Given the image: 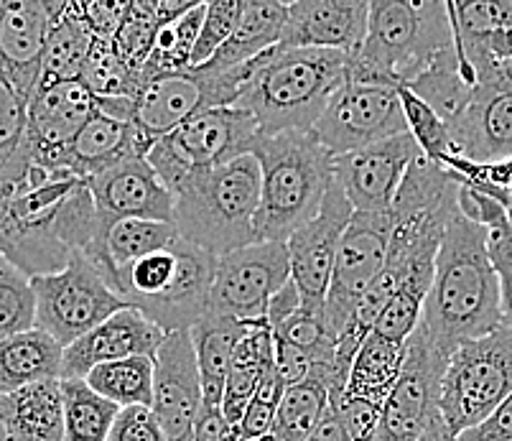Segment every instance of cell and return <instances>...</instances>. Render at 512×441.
Returning <instances> with one entry per match:
<instances>
[{"instance_id": "54", "label": "cell", "mask_w": 512, "mask_h": 441, "mask_svg": "<svg viewBox=\"0 0 512 441\" xmlns=\"http://www.w3.org/2000/svg\"><path fill=\"white\" fill-rule=\"evenodd\" d=\"M258 441H271V436H265V439H258Z\"/></svg>"}, {"instance_id": "2", "label": "cell", "mask_w": 512, "mask_h": 441, "mask_svg": "<svg viewBox=\"0 0 512 441\" xmlns=\"http://www.w3.org/2000/svg\"><path fill=\"white\" fill-rule=\"evenodd\" d=\"M418 324L446 357L464 342L502 327L500 283L487 253V230L462 207L446 225Z\"/></svg>"}, {"instance_id": "34", "label": "cell", "mask_w": 512, "mask_h": 441, "mask_svg": "<svg viewBox=\"0 0 512 441\" xmlns=\"http://www.w3.org/2000/svg\"><path fill=\"white\" fill-rule=\"evenodd\" d=\"M197 3L199 0H136V3H130L123 26H120L113 39L120 59L141 74L143 64H146L148 54L153 49L158 29L164 23L179 18L181 13H186Z\"/></svg>"}, {"instance_id": "43", "label": "cell", "mask_w": 512, "mask_h": 441, "mask_svg": "<svg viewBox=\"0 0 512 441\" xmlns=\"http://www.w3.org/2000/svg\"><path fill=\"white\" fill-rule=\"evenodd\" d=\"M400 92V105H403V115H406V125L411 138L416 141V146L421 148V153L428 161H436V164L446 166L449 161L456 159L454 143H451L449 128H446L444 120L428 108L421 97L413 95L406 87H398Z\"/></svg>"}, {"instance_id": "33", "label": "cell", "mask_w": 512, "mask_h": 441, "mask_svg": "<svg viewBox=\"0 0 512 441\" xmlns=\"http://www.w3.org/2000/svg\"><path fill=\"white\" fill-rule=\"evenodd\" d=\"M459 207L487 230V253L500 283L502 324L512 327V220L497 199L472 187L459 189Z\"/></svg>"}, {"instance_id": "17", "label": "cell", "mask_w": 512, "mask_h": 441, "mask_svg": "<svg viewBox=\"0 0 512 441\" xmlns=\"http://www.w3.org/2000/svg\"><path fill=\"white\" fill-rule=\"evenodd\" d=\"M421 148L411 133L372 143L332 159V174L349 207L367 215H390L403 176Z\"/></svg>"}, {"instance_id": "15", "label": "cell", "mask_w": 512, "mask_h": 441, "mask_svg": "<svg viewBox=\"0 0 512 441\" xmlns=\"http://www.w3.org/2000/svg\"><path fill=\"white\" fill-rule=\"evenodd\" d=\"M92 207H95V235L85 258L97 261L107 230L120 220H156L171 222L174 197L158 179L146 156H128L102 174L87 179ZM174 225V222H171Z\"/></svg>"}, {"instance_id": "25", "label": "cell", "mask_w": 512, "mask_h": 441, "mask_svg": "<svg viewBox=\"0 0 512 441\" xmlns=\"http://www.w3.org/2000/svg\"><path fill=\"white\" fill-rule=\"evenodd\" d=\"M6 441H64L62 380H41L0 396Z\"/></svg>"}, {"instance_id": "32", "label": "cell", "mask_w": 512, "mask_h": 441, "mask_svg": "<svg viewBox=\"0 0 512 441\" xmlns=\"http://www.w3.org/2000/svg\"><path fill=\"white\" fill-rule=\"evenodd\" d=\"M92 41L95 39L79 18L77 3H59V11L51 21L49 36H46L39 85L36 87L79 82Z\"/></svg>"}, {"instance_id": "19", "label": "cell", "mask_w": 512, "mask_h": 441, "mask_svg": "<svg viewBox=\"0 0 512 441\" xmlns=\"http://www.w3.org/2000/svg\"><path fill=\"white\" fill-rule=\"evenodd\" d=\"M352 212L355 210L349 207L339 184L332 181L314 220L306 222L304 227H299L286 240L291 281L299 289L301 304L324 309L339 240H342L344 230H347Z\"/></svg>"}, {"instance_id": "47", "label": "cell", "mask_w": 512, "mask_h": 441, "mask_svg": "<svg viewBox=\"0 0 512 441\" xmlns=\"http://www.w3.org/2000/svg\"><path fill=\"white\" fill-rule=\"evenodd\" d=\"M332 408L337 413L339 419H342L344 429L349 431L352 441H372L377 429V421H380V413L383 408L375 406L370 401H362V398H349L342 396Z\"/></svg>"}, {"instance_id": "45", "label": "cell", "mask_w": 512, "mask_h": 441, "mask_svg": "<svg viewBox=\"0 0 512 441\" xmlns=\"http://www.w3.org/2000/svg\"><path fill=\"white\" fill-rule=\"evenodd\" d=\"M237 16H240V0H209L197 44H194L192 67H202L217 54V49L230 39Z\"/></svg>"}, {"instance_id": "20", "label": "cell", "mask_w": 512, "mask_h": 441, "mask_svg": "<svg viewBox=\"0 0 512 441\" xmlns=\"http://www.w3.org/2000/svg\"><path fill=\"white\" fill-rule=\"evenodd\" d=\"M95 115V97L82 82L36 87L26 108V143L34 166L62 171L64 156Z\"/></svg>"}, {"instance_id": "50", "label": "cell", "mask_w": 512, "mask_h": 441, "mask_svg": "<svg viewBox=\"0 0 512 441\" xmlns=\"http://www.w3.org/2000/svg\"><path fill=\"white\" fill-rule=\"evenodd\" d=\"M299 306H301L299 289H296V283L288 281L286 286H283V289L268 301V309H265V324H268L273 332V329L281 327L286 319H291L293 314L299 311Z\"/></svg>"}, {"instance_id": "30", "label": "cell", "mask_w": 512, "mask_h": 441, "mask_svg": "<svg viewBox=\"0 0 512 441\" xmlns=\"http://www.w3.org/2000/svg\"><path fill=\"white\" fill-rule=\"evenodd\" d=\"M62 357L64 347L36 327L0 340V396L41 380H59Z\"/></svg>"}, {"instance_id": "9", "label": "cell", "mask_w": 512, "mask_h": 441, "mask_svg": "<svg viewBox=\"0 0 512 441\" xmlns=\"http://www.w3.org/2000/svg\"><path fill=\"white\" fill-rule=\"evenodd\" d=\"M260 128L250 113L240 108H207L158 138L146 153V161L164 187L174 192L176 184L194 171L225 164L250 153Z\"/></svg>"}, {"instance_id": "53", "label": "cell", "mask_w": 512, "mask_h": 441, "mask_svg": "<svg viewBox=\"0 0 512 441\" xmlns=\"http://www.w3.org/2000/svg\"><path fill=\"white\" fill-rule=\"evenodd\" d=\"M416 441H459V436L451 434V429L444 424V419H441V413H439V416H436L426 429H423V434L418 436Z\"/></svg>"}, {"instance_id": "44", "label": "cell", "mask_w": 512, "mask_h": 441, "mask_svg": "<svg viewBox=\"0 0 512 441\" xmlns=\"http://www.w3.org/2000/svg\"><path fill=\"white\" fill-rule=\"evenodd\" d=\"M283 391H286V385L278 378L276 368L268 370V375H265L263 383H260L258 393H255L253 401L248 403V408H245V413H242V419L237 421L235 429H232V439L258 441L265 439V436H271L273 419H276Z\"/></svg>"}, {"instance_id": "5", "label": "cell", "mask_w": 512, "mask_h": 441, "mask_svg": "<svg viewBox=\"0 0 512 441\" xmlns=\"http://www.w3.org/2000/svg\"><path fill=\"white\" fill-rule=\"evenodd\" d=\"M250 156L260 169L255 243H286L319 212L334 181V156L314 133H260L250 146Z\"/></svg>"}, {"instance_id": "6", "label": "cell", "mask_w": 512, "mask_h": 441, "mask_svg": "<svg viewBox=\"0 0 512 441\" xmlns=\"http://www.w3.org/2000/svg\"><path fill=\"white\" fill-rule=\"evenodd\" d=\"M454 46L446 3L439 0H370L367 34L349 57V77L406 87L441 51Z\"/></svg>"}, {"instance_id": "22", "label": "cell", "mask_w": 512, "mask_h": 441, "mask_svg": "<svg viewBox=\"0 0 512 441\" xmlns=\"http://www.w3.org/2000/svg\"><path fill=\"white\" fill-rule=\"evenodd\" d=\"M59 3L0 0V77L29 102L36 92L46 36Z\"/></svg>"}, {"instance_id": "11", "label": "cell", "mask_w": 512, "mask_h": 441, "mask_svg": "<svg viewBox=\"0 0 512 441\" xmlns=\"http://www.w3.org/2000/svg\"><path fill=\"white\" fill-rule=\"evenodd\" d=\"M36 296V329L69 347L90 329L125 309V301L110 289L107 278L85 255L77 253L67 268L31 278Z\"/></svg>"}, {"instance_id": "18", "label": "cell", "mask_w": 512, "mask_h": 441, "mask_svg": "<svg viewBox=\"0 0 512 441\" xmlns=\"http://www.w3.org/2000/svg\"><path fill=\"white\" fill-rule=\"evenodd\" d=\"M151 411L166 441H194L204 396L189 332L166 334L153 357Z\"/></svg>"}, {"instance_id": "16", "label": "cell", "mask_w": 512, "mask_h": 441, "mask_svg": "<svg viewBox=\"0 0 512 441\" xmlns=\"http://www.w3.org/2000/svg\"><path fill=\"white\" fill-rule=\"evenodd\" d=\"M388 245L390 215L352 212L347 230L339 240L332 281H329L327 301H324V319H327V327L334 334V340L355 314L357 301L383 271Z\"/></svg>"}, {"instance_id": "51", "label": "cell", "mask_w": 512, "mask_h": 441, "mask_svg": "<svg viewBox=\"0 0 512 441\" xmlns=\"http://www.w3.org/2000/svg\"><path fill=\"white\" fill-rule=\"evenodd\" d=\"M194 441H235L232 426L222 419L220 408H204L194 431Z\"/></svg>"}, {"instance_id": "42", "label": "cell", "mask_w": 512, "mask_h": 441, "mask_svg": "<svg viewBox=\"0 0 512 441\" xmlns=\"http://www.w3.org/2000/svg\"><path fill=\"white\" fill-rule=\"evenodd\" d=\"M36 327V296L31 278L0 255V340Z\"/></svg>"}, {"instance_id": "37", "label": "cell", "mask_w": 512, "mask_h": 441, "mask_svg": "<svg viewBox=\"0 0 512 441\" xmlns=\"http://www.w3.org/2000/svg\"><path fill=\"white\" fill-rule=\"evenodd\" d=\"M204 11H207V3H197V6L158 29L151 54L143 64V85L153 77H161V74H176L192 69L194 44H197L199 29H202Z\"/></svg>"}, {"instance_id": "39", "label": "cell", "mask_w": 512, "mask_h": 441, "mask_svg": "<svg viewBox=\"0 0 512 441\" xmlns=\"http://www.w3.org/2000/svg\"><path fill=\"white\" fill-rule=\"evenodd\" d=\"M64 441H107L120 408L97 396L85 380H62Z\"/></svg>"}, {"instance_id": "48", "label": "cell", "mask_w": 512, "mask_h": 441, "mask_svg": "<svg viewBox=\"0 0 512 441\" xmlns=\"http://www.w3.org/2000/svg\"><path fill=\"white\" fill-rule=\"evenodd\" d=\"M130 3H120V0H90V3H77V11L92 39H115L118 29L123 26L125 13H128Z\"/></svg>"}, {"instance_id": "36", "label": "cell", "mask_w": 512, "mask_h": 441, "mask_svg": "<svg viewBox=\"0 0 512 441\" xmlns=\"http://www.w3.org/2000/svg\"><path fill=\"white\" fill-rule=\"evenodd\" d=\"M26 108L29 102L0 77V197L16 192L34 171L26 143Z\"/></svg>"}, {"instance_id": "28", "label": "cell", "mask_w": 512, "mask_h": 441, "mask_svg": "<svg viewBox=\"0 0 512 441\" xmlns=\"http://www.w3.org/2000/svg\"><path fill=\"white\" fill-rule=\"evenodd\" d=\"M268 370H273V332L265 322H253L248 332L242 334V340L237 342L230 373L225 380V391H222V419L232 429L258 393Z\"/></svg>"}, {"instance_id": "10", "label": "cell", "mask_w": 512, "mask_h": 441, "mask_svg": "<svg viewBox=\"0 0 512 441\" xmlns=\"http://www.w3.org/2000/svg\"><path fill=\"white\" fill-rule=\"evenodd\" d=\"M245 82V64L230 72H207L192 67L186 72L153 77L138 90L133 125L138 146L146 156L158 138L169 136L184 120L207 108H235Z\"/></svg>"}, {"instance_id": "38", "label": "cell", "mask_w": 512, "mask_h": 441, "mask_svg": "<svg viewBox=\"0 0 512 441\" xmlns=\"http://www.w3.org/2000/svg\"><path fill=\"white\" fill-rule=\"evenodd\" d=\"M87 385L97 396L118 408L146 406L153 401V357H128V360L97 365L85 375Z\"/></svg>"}, {"instance_id": "4", "label": "cell", "mask_w": 512, "mask_h": 441, "mask_svg": "<svg viewBox=\"0 0 512 441\" xmlns=\"http://www.w3.org/2000/svg\"><path fill=\"white\" fill-rule=\"evenodd\" d=\"M171 197V222L179 238L212 258H222L255 243L260 169L250 153L194 171L176 184Z\"/></svg>"}, {"instance_id": "29", "label": "cell", "mask_w": 512, "mask_h": 441, "mask_svg": "<svg viewBox=\"0 0 512 441\" xmlns=\"http://www.w3.org/2000/svg\"><path fill=\"white\" fill-rule=\"evenodd\" d=\"M250 324L253 322H237V319L207 314L202 322L189 329L194 355H197L199 380H202L204 408H220L235 347L242 340V334L248 332Z\"/></svg>"}, {"instance_id": "55", "label": "cell", "mask_w": 512, "mask_h": 441, "mask_svg": "<svg viewBox=\"0 0 512 441\" xmlns=\"http://www.w3.org/2000/svg\"><path fill=\"white\" fill-rule=\"evenodd\" d=\"M507 215H510V220H512V212H507Z\"/></svg>"}, {"instance_id": "41", "label": "cell", "mask_w": 512, "mask_h": 441, "mask_svg": "<svg viewBox=\"0 0 512 441\" xmlns=\"http://www.w3.org/2000/svg\"><path fill=\"white\" fill-rule=\"evenodd\" d=\"M79 82L90 90L97 100H113V97H136L143 87L141 74L130 69L115 51L113 39H95L87 54L85 69Z\"/></svg>"}, {"instance_id": "12", "label": "cell", "mask_w": 512, "mask_h": 441, "mask_svg": "<svg viewBox=\"0 0 512 441\" xmlns=\"http://www.w3.org/2000/svg\"><path fill=\"white\" fill-rule=\"evenodd\" d=\"M311 133L332 156L408 133L398 87L352 80L347 74Z\"/></svg>"}, {"instance_id": "21", "label": "cell", "mask_w": 512, "mask_h": 441, "mask_svg": "<svg viewBox=\"0 0 512 441\" xmlns=\"http://www.w3.org/2000/svg\"><path fill=\"white\" fill-rule=\"evenodd\" d=\"M456 159L469 166L512 161V87L477 82L467 105L449 125Z\"/></svg>"}, {"instance_id": "40", "label": "cell", "mask_w": 512, "mask_h": 441, "mask_svg": "<svg viewBox=\"0 0 512 441\" xmlns=\"http://www.w3.org/2000/svg\"><path fill=\"white\" fill-rule=\"evenodd\" d=\"M329 411V391L316 380L288 385L273 419L271 441H309Z\"/></svg>"}, {"instance_id": "52", "label": "cell", "mask_w": 512, "mask_h": 441, "mask_svg": "<svg viewBox=\"0 0 512 441\" xmlns=\"http://www.w3.org/2000/svg\"><path fill=\"white\" fill-rule=\"evenodd\" d=\"M309 441H352V436H349V431L344 429L342 419H339L337 413L329 408L324 421H321V424L316 426L314 434L309 436Z\"/></svg>"}, {"instance_id": "35", "label": "cell", "mask_w": 512, "mask_h": 441, "mask_svg": "<svg viewBox=\"0 0 512 441\" xmlns=\"http://www.w3.org/2000/svg\"><path fill=\"white\" fill-rule=\"evenodd\" d=\"M176 238H179V232L171 222L120 220L107 230L100 255L92 266L100 268L102 276L110 278V273L118 268L141 261L156 250L169 248Z\"/></svg>"}, {"instance_id": "31", "label": "cell", "mask_w": 512, "mask_h": 441, "mask_svg": "<svg viewBox=\"0 0 512 441\" xmlns=\"http://www.w3.org/2000/svg\"><path fill=\"white\" fill-rule=\"evenodd\" d=\"M403 362H406V342H393L383 334L370 332L349 368L342 396L362 398L383 408L393 385L398 383Z\"/></svg>"}, {"instance_id": "1", "label": "cell", "mask_w": 512, "mask_h": 441, "mask_svg": "<svg viewBox=\"0 0 512 441\" xmlns=\"http://www.w3.org/2000/svg\"><path fill=\"white\" fill-rule=\"evenodd\" d=\"M95 207L87 181L34 166L16 192L0 197V255L29 278L67 268L90 248Z\"/></svg>"}, {"instance_id": "24", "label": "cell", "mask_w": 512, "mask_h": 441, "mask_svg": "<svg viewBox=\"0 0 512 441\" xmlns=\"http://www.w3.org/2000/svg\"><path fill=\"white\" fill-rule=\"evenodd\" d=\"M166 334L133 306L115 311L113 317L64 347L59 380H82L97 365L128 360V357H156Z\"/></svg>"}, {"instance_id": "13", "label": "cell", "mask_w": 512, "mask_h": 441, "mask_svg": "<svg viewBox=\"0 0 512 441\" xmlns=\"http://www.w3.org/2000/svg\"><path fill=\"white\" fill-rule=\"evenodd\" d=\"M291 281L286 243H253L217 258L209 311L237 322H265L268 301Z\"/></svg>"}, {"instance_id": "26", "label": "cell", "mask_w": 512, "mask_h": 441, "mask_svg": "<svg viewBox=\"0 0 512 441\" xmlns=\"http://www.w3.org/2000/svg\"><path fill=\"white\" fill-rule=\"evenodd\" d=\"M286 3L278 0H240V16L230 39L217 49L202 69L230 72L276 49L286 31Z\"/></svg>"}, {"instance_id": "7", "label": "cell", "mask_w": 512, "mask_h": 441, "mask_svg": "<svg viewBox=\"0 0 512 441\" xmlns=\"http://www.w3.org/2000/svg\"><path fill=\"white\" fill-rule=\"evenodd\" d=\"M217 258L176 238L169 248L110 273L107 283L164 334L189 332L209 311Z\"/></svg>"}, {"instance_id": "14", "label": "cell", "mask_w": 512, "mask_h": 441, "mask_svg": "<svg viewBox=\"0 0 512 441\" xmlns=\"http://www.w3.org/2000/svg\"><path fill=\"white\" fill-rule=\"evenodd\" d=\"M449 357L428 340L418 324L406 340V362L385 401L372 441H416L439 416L441 380Z\"/></svg>"}, {"instance_id": "46", "label": "cell", "mask_w": 512, "mask_h": 441, "mask_svg": "<svg viewBox=\"0 0 512 441\" xmlns=\"http://www.w3.org/2000/svg\"><path fill=\"white\" fill-rule=\"evenodd\" d=\"M107 441H166L156 416L146 406L120 408Z\"/></svg>"}, {"instance_id": "8", "label": "cell", "mask_w": 512, "mask_h": 441, "mask_svg": "<svg viewBox=\"0 0 512 441\" xmlns=\"http://www.w3.org/2000/svg\"><path fill=\"white\" fill-rule=\"evenodd\" d=\"M512 393V327H497L451 352L441 380L439 413L451 434L487 421Z\"/></svg>"}, {"instance_id": "27", "label": "cell", "mask_w": 512, "mask_h": 441, "mask_svg": "<svg viewBox=\"0 0 512 441\" xmlns=\"http://www.w3.org/2000/svg\"><path fill=\"white\" fill-rule=\"evenodd\" d=\"M136 153L143 156L141 146H138L136 125L100 113L95 108V115L87 120L85 128L77 133V138L69 146L62 171H69V174L87 181L115 166L118 161L136 156Z\"/></svg>"}, {"instance_id": "3", "label": "cell", "mask_w": 512, "mask_h": 441, "mask_svg": "<svg viewBox=\"0 0 512 441\" xmlns=\"http://www.w3.org/2000/svg\"><path fill=\"white\" fill-rule=\"evenodd\" d=\"M347 74V54L276 46L245 64L235 108L253 115L265 136L311 133Z\"/></svg>"}, {"instance_id": "49", "label": "cell", "mask_w": 512, "mask_h": 441, "mask_svg": "<svg viewBox=\"0 0 512 441\" xmlns=\"http://www.w3.org/2000/svg\"><path fill=\"white\" fill-rule=\"evenodd\" d=\"M459 441H512V393L490 419L459 434Z\"/></svg>"}, {"instance_id": "23", "label": "cell", "mask_w": 512, "mask_h": 441, "mask_svg": "<svg viewBox=\"0 0 512 441\" xmlns=\"http://www.w3.org/2000/svg\"><path fill=\"white\" fill-rule=\"evenodd\" d=\"M278 46L324 49L355 57L367 34L370 0H293Z\"/></svg>"}]
</instances>
